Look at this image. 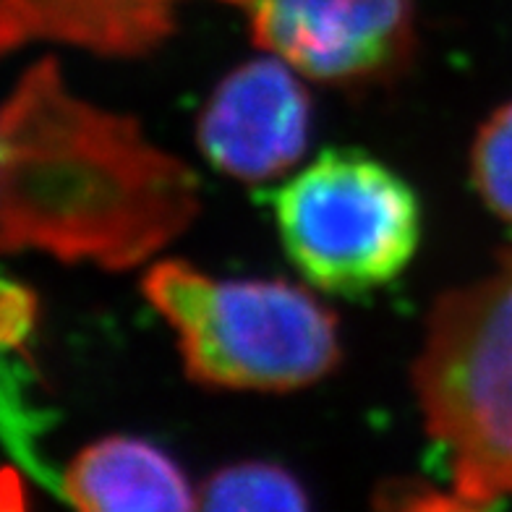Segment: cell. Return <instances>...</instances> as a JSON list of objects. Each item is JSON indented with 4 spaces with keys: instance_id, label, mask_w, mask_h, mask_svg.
<instances>
[{
    "instance_id": "obj_1",
    "label": "cell",
    "mask_w": 512,
    "mask_h": 512,
    "mask_svg": "<svg viewBox=\"0 0 512 512\" xmlns=\"http://www.w3.org/2000/svg\"><path fill=\"white\" fill-rule=\"evenodd\" d=\"M196 215L194 170L134 118L71 95L50 58L0 108V251L131 270Z\"/></svg>"
},
{
    "instance_id": "obj_2",
    "label": "cell",
    "mask_w": 512,
    "mask_h": 512,
    "mask_svg": "<svg viewBox=\"0 0 512 512\" xmlns=\"http://www.w3.org/2000/svg\"><path fill=\"white\" fill-rule=\"evenodd\" d=\"M413 387L460 510L512 497V246L434 304Z\"/></svg>"
},
{
    "instance_id": "obj_3",
    "label": "cell",
    "mask_w": 512,
    "mask_h": 512,
    "mask_svg": "<svg viewBox=\"0 0 512 512\" xmlns=\"http://www.w3.org/2000/svg\"><path fill=\"white\" fill-rule=\"evenodd\" d=\"M144 298L178 337L186 377L217 390L293 392L340 364V322L301 285L225 280L168 259L144 275Z\"/></svg>"
},
{
    "instance_id": "obj_4",
    "label": "cell",
    "mask_w": 512,
    "mask_h": 512,
    "mask_svg": "<svg viewBox=\"0 0 512 512\" xmlns=\"http://www.w3.org/2000/svg\"><path fill=\"white\" fill-rule=\"evenodd\" d=\"M285 254L314 288L361 296L392 283L421 241L416 191L377 157L327 149L275 194Z\"/></svg>"
},
{
    "instance_id": "obj_5",
    "label": "cell",
    "mask_w": 512,
    "mask_h": 512,
    "mask_svg": "<svg viewBox=\"0 0 512 512\" xmlns=\"http://www.w3.org/2000/svg\"><path fill=\"white\" fill-rule=\"evenodd\" d=\"M249 8L256 48L298 74L356 87L411 61L413 0H236Z\"/></svg>"
},
{
    "instance_id": "obj_6",
    "label": "cell",
    "mask_w": 512,
    "mask_h": 512,
    "mask_svg": "<svg viewBox=\"0 0 512 512\" xmlns=\"http://www.w3.org/2000/svg\"><path fill=\"white\" fill-rule=\"evenodd\" d=\"M283 58H256L215 87L196 123V142L223 176L267 183L306 155L311 100Z\"/></svg>"
},
{
    "instance_id": "obj_7",
    "label": "cell",
    "mask_w": 512,
    "mask_h": 512,
    "mask_svg": "<svg viewBox=\"0 0 512 512\" xmlns=\"http://www.w3.org/2000/svg\"><path fill=\"white\" fill-rule=\"evenodd\" d=\"M181 3L186 0H0V55L29 42L144 55L176 32Z\"/></svg>"
},
{
    "instance_id": "obj_8",
    "label": "cell",
    "mask_w": 512,
    "mask_h": 512,
    "mask_svg": "<svg viewBox=\"0 0 512 512\" xmlns=\"http://www.w3.org/2000/svg\"><path fill=\"white\" fill-rule=\"evenodd\" d=\"M55 489L87 512L196 510L199 492L168 452L139 437L110 434L63 468Z\"/></svg>"
},
{
    "instance_id": "obj_9",
    "label": "cell",
    "mask_w": 512,
    "mask_h": 512,
    "mask_svg": "<svg viewBox=\"0 0 512 512\" xmlns=\"http://www.w3.org/2000/svg\"><path fill=\"white\" fill-rule=\"evenodd\" d=\"M199 507L204 510H283L296 512L309 507L306 486L288 468L267 460H241L212 473L199 489Z\"/></svg>"
},
{
    "instance_id": "obj_10",
    "label": "cell",
    "mask_w": 512,
    "mask_h": 512,
    "mask_svg": "<svg viewBox=\"0 0 512 512\" xmlns=\"http://www.w3.org/2000/svg\"><path fill=\"white\" fill-rule=\"evenodd\" d=\"M471 176L486 207L512 225V102L494 110L479 128Z\"/></svg>"
},
{
    "instance_id": "obj_11",
    "label": "cell",
    "mask_w": 512,
    "mask_h": 512,
    "mask_svg": "<svg viewBox=\"0 0 512 512\" xmlns=\"http://www.w3.org/2000/svg\"><path fill=\"white\" fill-rule=\"evenodd\" d=\"M37 296L27 285L0 277V351L19 348L37 322Z\"/></svg>"
}]
</instances>
